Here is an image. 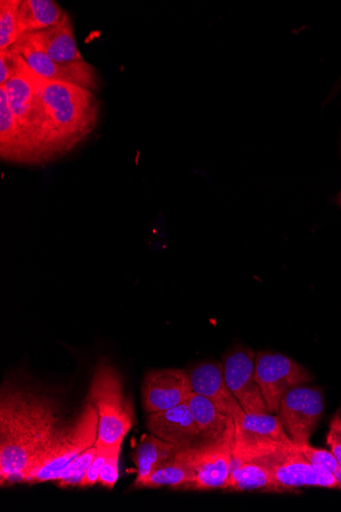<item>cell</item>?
<instances>
[{"label": "cell", "instance_id": "obj_23", "mask_svg": "<svg viewBox=\"0 0 341 512\" xmlns=\"http://www.w3.org/2000/svg\"><path fill=\"white\" fill-rule=\"evenodd\" d=\"M22 0L0 2V51L9 50L22 37L19 27V9Z\"/></svg>", "mask_w": 341, "mask_h": 512}, {"label": "cell", "instance_id": "obj_20", "mask_svg": "<svg viewBox=\"0 0 341 512\" xmlns=\"http://www.w3.org/2000/svg\"><path fill=\"white\" fill-rule=\"evenodd\" d=\"M179 447L155 435L143 436L135 451L136 480L134 487L163 467L176 454Z\"/></svg>", "mask_w": 341, "mask_h": 512}, {"label": "cell", "instance_id": "obj_27", "mask_svg": "<svg viewBox=\"0 0 341 512\" xmlns=\"http://www.w3.org/2000/svg\"><path fill=\"white\" fill-rule=\"evenodd\" d=\"M20 56L11 49L0 51V86L5 85L16 74Z\"/></svg>", "mask_w": 341, "mask_h": 512}, {"label": "cell", "instance_id": "obj_10", "mask_svg": "<svg viewBox=\"0 0 341 512\" xmlns=\"http://www.w3.org/2000/svg\"><path fill=\"white\" fill-rule=\"evenodd\" d=\"M235 431L215 442L190 446L193 479L187 490L224 489L232 467Z\"/></svg>", "mask_w": 341, "mask_h": 512}, {"label": "cell", "instance_id": "obj_8", "mask_svg": "<svg viewBox=\"0 0 341 512\" xmlns=\"http://www.w3.org/2000/svg\"><path fill=\"white\" fill-rule=\"evenodd\" d=\"M255 375L271 414H277L281 400L289 390L313 380L308 369L297 361L269 351L257 353Z\"/></svg>", "mask_w": 341, "mask_h": 512}, {"label": "cell", "instance_id": "obj_7", "mask_svg": "<svg viewBox=\"0 0 341 512\" xmlns=\"http://www.w3.org/2000/svg\"><path fill=\"white\" fill-rule=\"evenodd\" d=\"M253 461L264 464L271 471L276 482L288 493L303 487L341 491V486L334 476L315 467L296 443Z\"/></svg>", "mask_w": 341, "mask_h": 512}, {"label": "cell", "instance_id": "obj_14", "mask_svg": "<svg viewBox=\"0 0 341 512\" xmlns=\"http://www.w3.org/2000/svg\"><path fill=\"white\" fill-rule=\"evenodd\" d=\"M192 392L210 400L221 412L238 420L247 413L227 386L223 364L209 361L200 363L188 372Z\"/></svg>", "mask_w": 341, "mask_h": 512}, {"label": "cell", "instance_id": "obj_30", "mask_svg": "<svg viewBox=\"0 0 341 512\" xmlns=\"http://www.w3.org/2000/svg\"><path fill=\"white\" fill-rule=\"evenodd\" d=\"M335 480L338 482V484L341 486V465L339 469L333 474Z\"/></svg>", "mask_w": 341, "mask_h": 512}, {"label": "cell", "instance_id": "obj_12", "mask_svg": "<svg viewBox=\"0 0 341 512\" xmlns=\"http://www.w3.org/2000/svg\"><path fill=\"white\" fill-rule=\"evenodd\" d=\"M256 355L247 347H234L223 357L228 388L247 413H267L268 409L256 380Z\"/></svg>", "mask_w": 341, "mask_h": 512}, {"label": "cell", "instance_id": "obj_19", "mask_svg": "<svg viewBox=\"0 0 341 512\" xmlns=\"http://www.w3.org/2000/svg\"><path fill=\"white\" fill-rule=\"evenodd\" d=\"M186 403L200 431L201 441H220L235 431L234 418L221 412L207 398L192 393Z\"/></svg>", "mask_w": 341, "mask_h": 512}, {"label": "cell", "instance_id": "obj_15", "mask_svg": "<svg viewBox=\"0 0 341 512\" xmlns=\"http://www.w3.org/2000/svg\"><path fill=\"white\" fill-rule=\"evenodd\" d=\"M146 426L151 434L179 448L201 441L200 431L187 403L150 413Z\"/></svg>", "mask_w": 341, "mask_h": 512}, {"label": "cell", "instance_id": "obj_24", "mask_svg": "<svg viewBox=\"0 0 341 512\" xmlns=\"http://www.w3.org/2000/svg\"><path fill=\"white\" fill-rule=\"evenodd\" d=\"M96 452L97 447L93 446L80 454L67 465L56 482L61 487H81Z\"/></svg>", "mask_w": 341, "mask_h": 512}, {"label": "cell", "instance_id": "obj_17", "mask_svg": "<svg viewBox=\"0 0 341 512\" xmlns=\"http://www.w3.org/2000/svg\"><path fill=\"white\" fill-rule=\"evenodd\" d=\"M29 35L37 48L56 62L84 60L77 46L73 22L67 12L57 25Z\"/></svg>", "mask_w": 341, "mask_h": 512}, {"label": "cell", "instance_id": "obj_16", "mask_svg": "<svg viewBox=\"0 0 341 512\" xmlns=\"http://www.w3.org/2000/svg\"><path fill=\"white\" fill-rule=\"evenodd\" d=\"M0 157L17 164H34L27 138L17 121L5 86H0Z\"/></svg>", "mask_w": 341, "mask_h": 512}, {"label": "cell", "instance_id": "obj_25", "mask_svg": "<svg viewBox=\"0 0 341 512\" xmlns=\"http://www.w3.org/2000/svg\"><path fill=\"white\" fill-rule=\"evenodd\" d=\"M299 448L308 460L319 469L325 470L333 475L340 467V464L331 451L315 448L310 444L299 445Z\"/></svg>", "mask_w": 341, "mask_h": 512}, {"label": "cell", "instance_id": "obj_6", "mask_svg": "<svg viewBox=\"0 0 341 512\" xmlns=\"http://www.w3.org/2000/svg\"><path fill=\"white\" fill-rule=\"evenodd\" d=\"M233 458L256 460L295 442L286 434L277 415L245 413L235 420Z\"/></svg>", "mask_w": 341, "mask_h": 512}, {"label": "cell", "instance_id": "obj_1", "mask_svg": "<svg viewBox=\"0 0 341 512\" xmlns=\"http://www.w3.org/2000/svg\"><path fill=\"white\" fill-rule=\"evenodd\" d=\"M56 403L17 384L6 383L0 401V480L26 483L34 464L59 426Z\"/></svg>", "mask_w": 341, "mask_h": 512}, {"label": "cell", "instance_id": "obj_31", "mask_svg": "<svg viewBox=\"0 0 341 512\" xmlns=\"http://www.w3.org/2000/svg\"><path fill=\"white\" fill-rule=\"evenodd\" d=\"M336 203L339 205V207L341 208V190L336 198Z\"/></svg>", "mask_w": 341, "mask_h": 512}, {"label": "cell", "instance_id": "obj_21", "mask_svg": "<svg viewBox=\"0 0 341 512\" xmlns=\"http://www.w3.org/2000/svg\"><path fill=\"white\" fill-rule=\"evenodd\" d=\"M189 447L178 448L170 461L148 479L142 481L136 488L171 487L187 490L193 479Z\"/></svg>", "mask_w": 341, "mask_h": 512}, {"label": "cell", "instance_id": "obj_5", "mask_svg": "<svg viewBox=\"0 0 341 512\" xmlns=\"http://www.w3.org/2000/svg\"><path fill=\"white\" fill-rule=\"evenodd\" d=\"M88 401L99 415V435L95 446L111 448L122 444L134 426V410L125 395L119 371L108 362L97 365L90 384Z\"/></svg>", "mask_w": 341, "mask_h": 512}, {"label": "cell", "instance_id": "obj_9", "mask_svg": "<svg viewBox=\"0 0 341 512\" xmlns=\"http://www.w3.org/2000/svg\"><path fill=\"white\" fill-rule=\"evenodd\" d=\"M324 407L322 391L303 385L284 395L276 415L292 441L307 445L321 421Z\"/></svg>", "mask_w": 341, "mask_h": 512}, {"label": "cell", "instance_id": "obj_4", "mask_svg": "<svg viewBox=\"0 0 341 512\" xmlns=\"http://www.w3.org/2000/svg\"><path fill=\"white\" fill-rule=\"evenodd\" d=\"M99 415L88 401L68 424H61L38 456L27 484L56 482L76 457L95 446Z\"/></svg>", "mask_w": 341, "mask_h": 512}, {"label": "cell", "instance_id": "obj_13", "mask_svg": "<svg viewBox=\"0 0 341 512\" xmlns=\"http://www.w3.org/2000/svg\"><path fill=\"white\" fill-rule=\"evenodd\" d=\"M192 393L188 372L178 368L153 370L143 381V408L149 414L165 411L186 403Z\"/></svg>", "mask_w": 341, "mask_h": 512}, {"label": "cell", "instance_id": "obj_22", "mask_svg": "<svg viewBox=\"0 0 341 512\" xmlns=\"http://www.w3.org/2000/svg\"><path fill=\"white\" fill-rule=\"evenodd\" d=\"M65 11L54 0H22L19 27L23 36L57 25Z\"/></svg>", "mask_w": 341, "mask_h": 512}, {"label": "cell", "instance_id": "obj_26", "mask_svg": "<svg viewBox=\"0 0 341 512\" xmlns=\"http://www.w3.org/2000/svg\"><path fill=\"white\" fill-rule=\"evenodd\" d=\"M122 444L110 448L109 455L101 471L99 482L105 488L113 489L119 478V458Z\"/></svg>", "mask_w": 341, "mask_h": 512}, {"label": "cell", "instance_id": "obj_18", "mask_svg": "<svg viewBox=\"0 0 341 512\" xmlns=\"http://www.w3.org/2000/svg\"><path fill=\"white\" fill-rule=\"evenodd\" d=\"M228 492L286 493L264 464L253 460L232 459L229 479L223 489Z\"/></svg>", "mask_w": 341, "mask_h": 512}, {"label": "cell", "instance_id": "obj_2", "mask_svg": "<svg viewBox=\"0 0 341 512\" xmlns=\"http://www.w3.org/2000/svg\"><path fill=\"white\" fill-rule=\"evenodd\" d=\"M39 95L56 126L64 154L86 141L95 130L101 102L80 85L48 81L35 74Z\"/></svg>", "mask_w": 341, "mask_h": 512}, {"label": "cell", "instance_id": "obj_3", "mask_svg": "<svg viewBox=\"0 0 341 512\" xmlns=\"http://www.w3.org/2000/svg\"><path fill=\"white\" fill-rule=\"evenodd\" d=\"M12 111L31 148L34 164L64 156L54 121L44 105L35 82V73L20 57L16 74L5 85Z\"/></svg>", "mask_w": 341, "mask_h": 512}, {"label": "cell", "instance_id": "obj_11", "mask_svg": "<svg viewBox=\"0 0 341 512\" xmlns=\"http://www.w3.org/2000/svg\"><path fill=\"white\" fill-rule=\"evenodd\" d=\"M11 50L19 55L39 77L55 82L76 84L92 91L99 89L95 68L86 62L59 63L48 57L34 44L30 35L23 36Z\"/></svg>", "mask_w": 341, "mask_h": 512}, {"label": "cell", "instance_id": "obj_29", "mask_svg": "<svg viewBox=\"0 0 341 512\" xmlns=\"http://www.w3.org/2000/svg\"><path fill=\"white\" fill-rule=\"evenodd\" d=\"M110 448H97L96 455L90 464L81 487H91L99 482L101 471L109 455Z\"/></svg>", "mask_w": 341, "mask_h": 512}, {"label": "cell", "instance_id": "obj_28", "mask_svg": "<svg viewBox=\"0 0 341 512\" xmlns=\"http://www.w3.org/2000/svg\"><path fill=\"white\" fill-rule=\"evenodd\" d=\"M327 445L330 451L341 465V412L338 410L329 425V431L326 437Z\"/></svg>", "mask_w": 341, "mask_h": 512}]
</instances>
